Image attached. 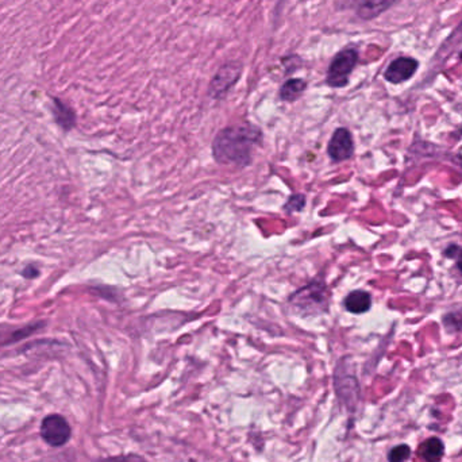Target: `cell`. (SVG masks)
Returning a JSON list of instances; mask_svg holds the SVG:
<instances>
[{
  "instance_id": "6da1fadb",
  "label": "cell",
  "mask_w": 462,
  "mask_h": 462,
  "mask_svg": "<svg viewBox=\"0 0 462 462\" xmlns=\"http://www.w3.org/2000/svg\"><path fill=\"white\" fill-rule=\"evenodd\" d=\"M261 139V130L250 123L224 127L213 142V156L222 165L246 166L251 163L253 150Z\"/></svg>"
},
{
  "instance_id": "7a4b0ae2",
  "label": "cell",
  "mask_w": 462,
  "mask_h": 462,
  "mask_svg": "<svg viewBox=\"0 0 462 462\" xmlns=\"http://www.w3.org/2000/svg\"><path fill=\"white\" fill-rule=\"evenodd\" d=\"M291 304L303 314H319L326 311L328 304L326 285L322 281H311L291 296Z\"/></svg>"
},
{
  "instance_id": "3957f363",
  "label": "cell",
  "mask_w": 462,
  "mask_h": 462,
  "mask_svg": "<svg viewBox=\"0 0 462 462\" xmlns=\"http://www.w3.org/2000/svg\"><path fill=\"white\" fill-rule=\"evenodd\" d=\"M358 61V53L353 49H345L334 57L327 71L326 82L330 87L341 88L349 82V76Z\"/></svg>"
},
{
  "instance_id": "277c9868",
  "label": "cell",
  "mask_w": 462,
  "mask_h": 462,
  "mask_svg": "<svg viewBox=\"0 0 462 462\" xmlns=\"http://www.w3.org/2000/svg\"><path fill=\"white\" fill-rule=\"evenodd\" d=\"M334 385L341 403L350 411H354L359 399V385L353 373L345 371L342 362L338 364V368L335 371Z\"/></svg>"
},
{
  "instance_id": "5b68a950",
  "label": "cell",
  "mask_w": 462,
  "mask_h": 462,
  "mask_svg": "<svg viewBox=\"0 0 462 462\" xmlns=\"http://www.w3.org/2000/svg\"><path fill=\"white\" fill-rule=\"evenodd\" d=\"M71 435L72 429L64 416L52 414L42 420L41 436L48 445L53 447L64 446L71 439Z\"/></svg>"
},
{
  "instance_id": "8992f818",
  "label": "cell",
  "mask_w": 462,
  "mask_h": 462,
  "mask_svg": "<svg viewBox=\"0 0 462 462\" xmlns=\"http://www.w3.org/2000/svg\"><path fill=\"white\" fill-rule=\"evenodd\" d=\"M242 66L238 62H229L217 71L215 78L210 84V95L214 99H222L229 89L240 79Z\"/></svg>"
},
{
  "instance_id": "52a82bcc",
  "label": "cell",
  "mask_w": 462,
  "mask_h": 462,
  "mask_svg": "<svg viewBox=\"0 0 462 462\" xmlns=\"http://www.w3.org/2000/svg\"><path fill=\"white\" fill-rule=\"evenodd\" d=\"M327 153H328L330 159L335 163L349 160L354 153V142L352 133L345 127L337 129L331 136L330 142H328Z\"/></svg>"
},
{
  "instance_id": "ba28073f",
  "label": "cell",
  "mask_w": 462,
  "mask_h": 462,
  "mask_svg": "<svg viewBox=\"0 0 462 462\" xmlns=\"http://www.w3.org/2000/svg\"><path fill=\"white\" fill-rule=\"evenodd\" d=\"M419 62L415 58L411 57H400L396 58L389 64V66L385 71V80L392 84H400V82L409 80L415 72L418 71Z\"/></svg>"
},
{
  "instance_id": "9c48e42d",
  "label": "cell",
  "mask_w": 462,
  "mask_h": 462,
  "mask_svg": "<svg viewBox=\"0 0 462 462\" xmlns=\"http://www.w3.org/2000/svg\"><path fill=\"white\" fill-rule=\"evenodd\" d=\"M44 323L26 325V326H10V325H0V346L10 345L18 342L28 335L34 334Z\"/></svg>"
},
{
  "instance_id": "30bf717a",
  "label": "cell",
  "mask_w": 462,
  "mask_h": 462,
  "mask_svg": "<svg viewBox=\"0 0 462 462\" xmlns=\"http://www.w3.org/2000/svg\"><path fill=\"white\" fill-rule=\"evenodd\" d=\"M395 1L396 0H359L357 14L361 19L371 21L387 11Z\"/></svg>"
},
{
  "instance_id": "8fae6325",
  "label": "cell",
  "mask_w": 462,
  "mask_h": 462,
  "mask_svg": "<svg viewBox=\"0 0 462 462\" xmlns=\"http://www.w3.org/2000/svg\"><path fill=\"white\" fill-rule=\"evenodd\" d=\"M372 298L365 291H353L345 299V307L352 314H364L371 310Z\"/></svg>"
},
{
  "instance_id": "7c38bea8",
  "label": "cell",
  "mask_w": 462,
  "mask_h": 462,
  "mask_svg": "<svg viewBox=\"0 0 462 462\" xmlns=\"http://www.w3.org/2000/svg\"><path fill=\"white\" fill-rule=\"evenodd\" d=\"M445 446L439 438H430L422 443L419 453L426 462H439L443 457Z\"/></svg>"
},
{
  "instance_id": "4fadbf2b",
  "label": "cell",
  "mask_w": 462,
  "mask_h": 462,
  "mask_svg": "<svg viewBox=\"0 0 462 462\" xmlns=\"http://www.w3.org/2000/svg\"><path fill=\"white\" fill-rule=\"evenodd\" d=\"M53 114H55V122L64 130H71L75 126V123H76V115H75L73 109H69L65 103H62L58 99H55Z\"/></svg>"
},
{
  "instance_id": "5bb4252c",
  "label": "cell",
  "mask_w": 462,
  "mask_h": 462,
  "mask_svg": "<svg viewBox=\"0 0 462 462\" xmlns=\"http://www.w3.org/2000/svg\"><path fill=\"white\" fill-rule=\"evenodd\" d=\"M307 82L301 79H290L284 82L280 89V98L285 102H294L299 99L301 94L305 91Z\"/></svg>"
},
{
  "instance_id": "9a60e30c",
  "label": "cell",
  "mask_w": 462,
  "mask_h": 462,
  "mask_svg": "<svg viewBox=\"0 0 462 462\" xmlns=\"http://www.w3.org/2000/svg\"><path fill=\"white\" fill-rule=\"evenodd\" d=\"M442 323H443L445 328H446L447 331H450V332H452V331L456 332V331L462 330V308L456 310V311H452V312L443 315V318H442Z\"/></svg>"
},
{
  "instance_id": "2e32d148",
  "label": "cell",
  "mask_w": 462,
  "mask_h": 462,
  "mask_svg": "<svg viewBox=\"0 0 462 462\" xmlns=\"http://www.w3.org/2000/svg\"><path fill=\"white\" fill-rule=\"evenodd\" d=\"M411 456V449L408 445H399L395 446L389 454H388V460L389 462H405L407 461Z\"/></svg>"
},
{
  "instance_id": "e0dca14e",
  "label": "cell",
  "mask_w": 462,
  "mask_h": 462,
  "mask_svg": "<svg viewBox=\"0 0 462 462\" xmlns=\"http://www.w3.org/2000/svg\"><path fill=\"white\" fill-rule=\"evenodd\" d=\"M305 206V196L301 193H295L292 196H290L288 202L284 204V211L287 213H296V211H301Z\"/></svg>"
},
{
  "instance_id": "ac0fdd59",
  "label": "cell",
  "mask_w": 462,
  "mask_h": 462,
  "mask_svg": "<svg viewBox=\"0 0 462 462\" xmlns=\"http://www.w3.org/2000/svg\"><path fill=\"white\" fill-rule=\"evenodd\" d=\"M98 462H146L143 459L138 457V456H119V457H111V459H105Z\"/></svg>"
},
{
  "instance_id": "d6986e66",
  "label": "cell",
  "mask_w": 462,
  "mask_h": 462,
  "mask_svg": "<svg viewBox=\"0 0 462 462\" xmlns=\"http://www.w3.org/2000/svg\"><path fill=\"white\" fill-rule=\"evenodd\" d=\"M459 251H460V247L457 245H450L445 251H443V254L446 256V257H449V258H453V257H457V254H459Z\"/></svg>"
},
{
  "instance_id": "ffe728a7",
  "label": "cell",
  "mask_w": 462,
  "mask_h": 462,
  "mask_svg": "<svg viewBox=\"0 0 462 462\" xmlns=\"http://www.w3.org/2000/svg\"><path fill=\"white\" fill-rule=\"evenodd\" d=\"M457 267H459L460 272L462 273V249H460V251L457 254Z\"/></svg>"
}]
</instances>
